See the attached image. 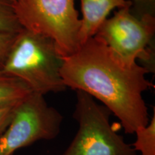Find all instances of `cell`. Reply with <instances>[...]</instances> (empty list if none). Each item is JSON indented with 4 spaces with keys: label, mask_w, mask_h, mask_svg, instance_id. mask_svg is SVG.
<instances>
[{
    "label": "cell",
    "mask_w": 155,
    "mask_h": 155,
    "mask_svg": "<svg viewBox=\"0 0 155 155\" xmlns=\"http://www.w3.org/2000/svg\"><path fill=\"white\" fill-rule=\"evenodd\" d=\"M22 29L12 3L8 0H0V32L18 33Z\"/></svg>",
    "instance_id": "30bf717a"
},
{
    "label": "cell",
    "mask_w": 155,
    "mask_h": 155,
    "mask_svg": "<svg viewBox=\"0 0 155 155\" xmlns=\"http://www.w3.org/2000/svg\"><path fill=\"white\" fill-rule=\"evenodd\" d=\"M63 120L62 114L48 105L44 95L30 93L17 104L10 123L0 137V155H13L38 141L55 139Z\"/></svg>",
    "instance_id": "8992f818"
},
{
    "label": "cell",
    "mask_w": 155,
    "mask_h": 155,
    "mask_svg": "<svg viewBox=\"0 0 155 155\" xmlns=\"http://www.w3.org/2000/svg\"><path fill=\"white\" fill-rule=\"evenodd\" d=\"M130 10L137 17H155V0H130Z\"/></svg>",
    "instance_id": "8fae6325"
},
{
    "label": "cell",
    "mask_w": 155,
    "mask_h": 155,
    "mask_svg": "<svg viewBox=\"0 0 155 155\" xmlns=\"http://www.w3.org/2000/svg\"><path fill=\"white\" fill-rule=\"evenodd\" d=\"M17 34L0 32V71L2 69Z\"/></svg>",
    "instance_id": "7c38bea8"
},
{
    "label": "cell",
    "mask_w": 155,
    "mask_h": 155,
    "mask_svg": "<svg viewBox=\"0 0 155 155\" xmlns=\"http://www.w3.org/2000/svg\"><path fill=\"white\" fill-rule=\"evenodd\" d=\"M130 8L116 11L102 23L94 37L125 66L132 67L140 60L142 66L154 73L155 17H137Z\"/></svg>",
    "instance_id": "3957f363"
},
{
    "label": "cell",
    "mask_w": 155,
    "mask_h": 155,
    "mask_svg": "<svg viewBox=\"0 0 155 155\" xmlns=\"http://www.w3.org/2000/svg\"><path fill=\"white\" fill-rule=\"evenodd\" d=\"M12 6L21 27L53 40L62 57L80 47L81 21L75 0H16Z\"/></svg>",
    "instance_id": "277c9868"
},
{
    "label": "cell",
    "mask_w": 155,
    "mask_h": 155,
    "mask_svg": "<svg viewBox=\"0 0 155 155\" xmlns=\"http://www.w3.org/2000/svg\"><path fill=\"white\" fill-rule=\"evenodd\" d=\"M137 135L132 146L141 155H155V111L152 119L146 127L139 128L135 131Z\"/></svg>",
    "instance_id": "9c48e42d"
},
{
    "label": "cell",
    "mask_w": 155,
    "mask_h": 155,
    "mask_svg": "<svg viewBox=\"0 0 155 155\" xmlns=\"http://www.w3.org/2000/svg\"><path fill=\"white\" fill-rule=\"evenodd\" d=\"M81 5L82 18L78 35L80 45L95 36L114 9L131 7L130 0H81Z\"/></svg>",
    "instance_id": "52a82bcc"
},
{
    "label": "cell",
    "mask_w": 155,
    "mask_h": 155,
    "mask_svg": "<svg viewBox=\"0 0 155 155\" xmlns=\"http://www.w3.org/2000/svg\"><path fill=\"white\" fill-rule=\"evenodd\" d=\"M63 59L61 74L65 86L101 102L120 120L126 134H134L148 124L143 94L154 85L147 79L150 71L146 68L138 63L125 66L95 37Z\"/></svg>",
    "instance_id": "6da1fadb"
},
{
    "label": "cell",
    "mask_w": 155,
    "mask_h": 155,
    "mask_svg": "<svg viewBox=\"0 0 155 155\" xmlns=\"http://www.w3.org/2000/svg\"><path fill=\"white\" fill-rule=\"evenodd\" d=\"M75 92L73 116L78 129L63 155H137L132 145L114 129L111 112L84 91Z\"/></svg>",
    "instance_id": "5b68a950"
},
{
    "label": "cell",
    "mask_w": 155,
    "mask_h": 155,
    "mask_svg": "<svg viewBox=\"0 0 155 155\" xmlns=\"http://www.w3.org/2000/svg\"><path fill=\"white\" fill-rule=\"evenodd\" d=\"M8 1H9V2H11L12 3H13V2H15V1H16V0H8Z\"/></svg>",
    "instance_id": "5bb4252c"
},
{
    "label": "cell",
    "mask_w": 155,
    "mask_h": 155,
    "mask_svg": "<svg viewBox=\"0 0 155 155\" xmlns=\"http://www.w3.org/2000/svg\"><path fill=\"white\" fill-rule=\"evenodd\" d=\"M30 93L32 91L22 81L0 71V106L18 102Z\"/></svg>",
    "instance_id": "ba28073f"
},
{
    "label": "cell",
    "mask_w": 155,
    "mask_h": 155,
    "mask_svg": "<svg viewBox=\"0 0 155 155\" xmlns=\"http://www.w3.org/2000/svg\"><path fill=\"white\" fill-rule=\"evenodd\" d=\"M19 101L7 106H0V137L10 123L12 116L14 115L15 108Z\"/></svg>",
    "instance_id": "4fadbf2b"
},
{
    "label": "cell",
    "mask_w": 155,
    "mask_h": 155,
    "mask_svg": "<svg viewBox=\"0 0 155 155\" xmlns=\"http://www.w3.org/2000/svg\"><path fill=\"white\" fill-rule=\"evenodd\" d=\"M63 63L53 40L22 28L16 35L1 71L22 81L32 92L45 96L67 88L61 74Z\"/></svg>",
    "instance_id": "7a4b0ae2"
}]
</instances>
